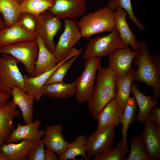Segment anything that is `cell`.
I'll return each mask as SVG.
<instances>
[{
	"instance_id": "6da1fadb",
	"label": "cell",
	"mask_w": 160,
	"mask_h": 160,
	"mask_svg": "<svg viewBox=\"0 0 160 160\" xmlns=\"http://www.w3.org/2000/svg\"><path fill=\"white\" fill-rule=\"evenodd\" d=\"M135 51L132 63L137 67L134 70V81L151 87L154 93L152 98L160 99V55H151L144 40L137 42Z\"/></svg>"
},
{
	"instance_id": "7a4b0ae2",
	"label": "cell",
	"mask_w": 160,
	"mask_h": 160,
	"mask_svg": "<svg viewBox=\"0 0 160 160\" xmlns=\"http://www.w3.org/2000/svg\"><path fill=\"white\" fill-rule=\"evenodd\" d=\"M95 76L92 94L88 101L91 116L97 119L104 108L116 97L118 76L108 66L101 67Z\"/></svg>"
},
{
	"instance_id": "3957f363",
	"label": "cell",
	"mask_w": 160,
	"mask_h": 160,
	"mask_svg": "<svg viewBox=\"0 0 160 160\" xmlns=\"http://www.w3.org/2000/svg\"><path fill=\"white\" fill-rule=\"evenodd\" d=\"M114 11L105 7L82 16L78 22L82 36L89 38L96 34L112 31L115 28Z\"/></svg>"
},
{
	"instance_id": "277c9868",
	"label": "cell",
	"mask_w": 160,
	"mask_h": 160,
	"mask_svg": "<svg viewBox=\"0 0 160 160\" xmlns=\"http://www.w3.org/2000/svg\"><path fill=\"white\" fill-rule=\"evenodd\" d=\"M129 46L124 43L115 28L107 35L89 38L82 59L85 61L92 57L108 56L115 50Z\"/></svg>"
},
{
	"instance_id": "5b68a950",
	"label": "cell",
	"mask_w": 160,
	"mask_h": 160,
	"mask_svg": "<svg viewBox=\"0 0 160 160\" xmlns=\"http://www.w3.org/2000/svg\"><path fill=\"white\" fill-rule=\"evenodd\" d=\"M0 55V90L11 95L13 87L17 86L25 92L23 76L18 66L20 62L6 53Z\"/></svg>"
},
{
	"instance_id": "8992f818",
	"label": "cell",
	"mask_w": 160,
	"mask_h": 160,
	"mask_svg": "<svg viewBox=\"0 0 160 160\" xmlns=\"http://www.w3.org/2000/svg\"><path fill=\"white\" fill-rule=\"evenodd\" d=\"M38 51L36 39L0 47V55L6 53L15 58L24 65L28 76L31 77H34L35 63Z\"/></svg>"
},
{
	"instance_id": "52a82bcc",
	"label": "cell",
	"mask_w": 160,
	"mask_h": 160,
	"mask_svg": "<svg viewBox=\"0 0 160 160\" xmlns=\"http://www.w3.org/2000/svg\"><path fill=\"white\" fill-rule=\"evenodd\" d=\"M101 65L100 57H92L86 60L84 70L76 80L77 86L75 95L78 103H83L88 102L91 97L96 74Z\"/></svg>"
},
{
	"instance_id": "ba28073f",
	"label": "cell",
	"mask_w": 160,
	"mask_h": 160,
	"mask_svg": "<svg viewBox=\"0 0 160 160\" xmlns=\"http://www.w3.org/2000/svg\"><path fill=\"white\" fill-rule=\"evenodd\" d=\"M64 30L55 45L54 54L58 63L65 60L82 36L76 20L66 18L63 21Z\"/></svg>"
},
{
	"instance_id": "9c48e42d",
	"label": "cell",
	"mask_w": 160,
	"mask_h": 160,
	"mask_svg": "<svg viewBox=\"0 0 160 160\" xmlns=\"http://www.w3.org/2000/svg\"><path fill=\"white\" fill-rule=\"evenodd\" d=\"M36 17V32L41 38L47 49L54 53L55 46L54 38L61 27L62 22L48 10Z\"/></svg>"
},
{
	"instance_id": "30bf717a",
	"label": "cell",
	"mask_w": 160,
	"mask_h": 160,
	"mask_svg": "<svg viewBox=\"0 0 160 160\" xmlns=\"http://www.w3.org/2000/svg\"><path fill=\"white\" fill-rule=\"evenodd\" d=\"M114 127L96 130L86 139V152L89 160L112 147L115 137Z\"/></svg>"
},
{
	"instance_id": "8fae6325",
	"label": "cell",
	"mask_w": 160,
	"mask_h": 160,
	"mask_svg": "<svg viewBox=\"0 0 160 160\" xmlns=\"http://www.w3.org/2000/svg\"><path fill=\"white\" fill-rule=\"evenodd\" d=\"M140 136L150 160L160 159V128L147 117Z\"/></svg>"
},
{
	"instance_id": "7c38bea8",
	"label": "cell",
	"mask_w": 160,
	"mask_h": 160,
	"mask_svg": "<svg viewBox=\"0 0 160 160\" xmlns=\"http://www.w3.org/2000/svg\"><path fill=\"white\" fill-rule=\"evenodd\" d=\"M87 9L85 0H55L54 4L48 10L60 19L75 20L83 16Z\"/></svg>"
},
{
	"instance_id": "4fadbf2b",
	"label": "cell",
	"mask_w": 160,
	"mask_h": 160,
	"mask_svg": "<svg viewBox=\"0 0 160 160\" xmlns=\"http://www.w3.org/2000/svg\"><path fill=\"white\" fill-rule=\"evenodd\" d=\"M136 55L129 46L117 49L108 56L109 67L116 73L118 76L125 75L130 69Z\"/></svg>"
},
{
	"instance_id": "5bb4252c",
	"label": "cell",
	"mask_w": 160,
	"mask_h": 160,
	"mask_svg": "<svg viewBox=\"0 0 160 160\" xmlns=\"http://www.w3.org/2000/svg\"><path fill=\"white\" fill-rule=\"evenodd\" d=\"M77 54L75 50L72 49L66 59L62 62L58 63L53 68L33 77H30L27 75H24L23 79L25 92L33 97L36 101L39 100L43 95L41 91L42 87L52 73L61 63Z\"/></svg>"
},
{
	"instance_id": "9a60e30c",
	"label": "cell",
	"mask_w": 160,
	"mask_h": 160,
	"mask_svg": "<svg viewBox=\"0 0 160 160\" xmlns=\"http://www.w3.org/2000/svg\"><path fill=\"white\" fill-rule=\"evenodd\" d=\"M36 32L29 31L23 28L18 22L12 26L0 30V47L18 42L36 39Z\"/></svg>"
},
{
	"instance_id": "2e32d148",
	"label": "cell",
	"mask_w": 160,
	"mask_h": 160,
	"mask_svg": "<svg viewBox=\"0 0 160 160\" xmlns=\"http://www.w3.org/2000/svg\"><path fill=\"white\" fill-rule=\"evenodd\" d=\"M62 126L57 124L47 126L42 140L47 148L59 155L66 150L69 143L65 140L62 133Z\"/></svg>"
},
{
	"instance_id": "e0dca14e",
	"label": "cell",
	"mask_w": 160,
	"mask_h": 160,
	"mask_svg": "<svg viewBox=\"0 0 160 160\" xmlns=\"http://www.w3.org/2000/svg\"><path fill=\"white\" fill-rule=\"evenodd\" d=\"M121 108L116 98L103 109L97 119V130H101L119 126L122 115Z\"/></svg>"
},
{
	"instance_id": "ac0fdd59",
	"label": "cell",
	"mask_w": 160,
	"mask_h": 160,
	"mask_svg": "<svg viewBox=\"0 0 160 160\" xmlns=\"http://www.w3.org/2000/svg\"><path fill=\"white\" fill-rule=\"evenodd\" d=\"M41 124V121L39 119L25 125L18 123L16 128L11 132L5 142L9 143L24 139L35 141L41 139L44 135L45 132L39 129Z\"/></svg>"
},
{
	"instance_id": "d6986e66",
	"label": "cell",
	"mask_w": 160,
	"mask_h": 160,
	"mask_svg": "<svg viewBox=\"0 0 160 160\" xmlns=\"http://www.w3.org/2000/svg\"><path fill=\"white\" fill-rule=\"evenodd\" d=\"M36 39L39 51L35 63L34 77L53 68L58 63L54 54L47 49L40 37L37 35Z\"/></svg>"
},
{
	"instance_id": "ffe728a7",
	"label": "cell",
	"mask_w": 160,
	"mask_h": 160,
	"mask_svg": "<svg viewBox=\"0 0 160 160\" xmlns=\"http://www.w3.org/2000/svg\"><path fill=\"white\" fill-rule=\"evenodd\" d=\"M17 106L12 99L7 104L0 105V134L4 142L15 129L12 120L20 114V111L17 109Z\"/></svg>"
},
{
	"instance_id": "44dd1931",
	"label": "cell",
	"mask_w": 160,
	"mask_h": 160,
	"mask_svg": "<svg viewBox=\"0 0 160 160\" xmlns=\"http://www.w3.org/2000/svg\"><path fill=\"white\" fill-rule=\"evenodd\" d=\"M11 95L14 102L21 110L20 116L25 123L32 122L33 103L35 100L33 97L17 86H15L12 89Z\"/></svg>"
},
{
	"instance_id": "7402d4cb",
	"label": "cell",
	"mask_w": 160,
	"mask_h": 160,
	"mask_svg": "<svg viewBox=\"0 0 160 160\" xmlns=\"http://www.w3.org/2000/svg\"><path fill=\"white\" fill-rule=\"evenodd\" d=\"M127 15L125 10L118 6L114 11L115 27L122 41L127 45H130L132 50L135 51L137 42L132 31L126 21V18Z\"/></svg>"
},
{
	"instance_id": "603a6c76",
	"label": "cell",
	"mask_w": 160,
	"mask_h": 160,
	"mask_svg": "<svg viewBox=\"0 0 160 160\" xmlns=\"http://www.w3.org/2000/svg\"><path fill=\"white\" fill-rule=\"evenodd\" d=\"M139 87L135 84L132 83L131 91L134 95L139 109L138 114L136 117L139 123H143L147 117L151 109L158 103L157 98H153L151 95L147 96L139 90Z\"/></svg>"
},
{
	"instance_id": "cb8c5ba5",
	"label": "cell",
	"mask_w": 160,
	"mask_h": 160,
	"mask_svg": "<svg viewBox=\"0 0 160 160\" xmlns=\"http://www.w3.org/2000/svg\"><path fill=\"white\" fill-rule=\"evenodd\" d=\"M77 86V81L70 83L63 82L44 84L41 89L43 95L51 99L66 98L75 95Z\"/></svg>"
},
{
	"instance_id": "d4e9b609",
	"label": "cell",
	"mask_w": 160,
	"mask_h": 160,
	"mask_svg": "<svg viewBox=\"0 0 160 160\" xmlns=\"http://www.w3.org/2000/svg\"><path fill=\"white\" fill-rule=\"evenodd\" d=\"M34 142L33 140L24 139L17 144H2L0 147V152L4 154L8 160H23Z\"/></svg>"
},
{
	"instance_id": "484cf974",
	"label": "cell",
	"mask_w": 160,
	"mask_h": 160,
	"mask_svg": "<svg viewBox=\"0 0 160 160\" xmlns=\"http://www.w3.org/2000/svg\"><path fill=\"white\" fill-rule=\"evenodd\" d=\"M134 70L131 67L125 75L117 77L118 92L116 98L120 106L122 114L124 112L127 101L130 97L131 86L134 81Z\"/></svg>"
},
{
	"instance_id": "4316f807",
	"label": "cell",
	"mask_w": 160,
	"mask_h": 160,
	"mask_svg": "<svg viewBox=\"0 0 160 160\" xmlns=\"http://www.w3.org/2000/svg\"><path fill=\"white\" fill-rule=\"evenodd\" d=\"M87 138L83 135L77 136L75 140L69 143L64 152L59 155V160L68 159L76 160V157L78 155L83 156L84 160H89L86 155Z\"/></svg>"
},
{
	"instance_id": "83f0119b",
	"label": "cell",
	"mask_w": 160,
	"mask_h": 160,
	"mask_svg": "<svg viewBox=\"0 0 160 160\" xmlns=\"http://www.w3.org/2000/svg\"><path fill=\"white\" fill-rule=\"evenodd\" d=\"M20 3L19 0H0V14L7 27L18 21Z\"/></svg>"
},
{
	"instance_id": "f1b7e54d",
	"label": "cell",
	"mask_w": 160,
	"mask_h": 160,
	"mask_svg": "<svg viewBox=\"0 0 160 160\" xmlns=\"http://www.w3.org/2000/svg\"><path fill=\"white\" fill-rule=\"evenodd\" d=\"M137 108V105L134 97H129L127 101L121 120L120 124L122 125L121 129L122 141H124L127 140V135L129 126L130 124L134 122L135 119Z\"/></svg>"
},
{
	"instance_id": "f546056e",
	"label": "cell",
	"mask_w": 160,
	"mask_h": 160,
	"mask_svg": "<svg viewBox=\"0 0 160 160\" xmlns=\"http://www.w3.org/2000/svg\"><path fill=\"white\" fill-rule=\"evenodd\" d=\"M127 140L117 141L114 148L111 147L94 158V160H124L129 148Z\"/></svg>"
},
{
	"instance_id": "4dcf8cb0",
	"label": "cell",
	"mask_w": 160,
	"mask_h": 160,
	"mask_svg": "<svg viewBox=\"0 0 160 160\" xmlns=\"http://www.w3.org/2000/svg\"><path fill=\"white\" fill-rule=\"evenodd\" d=\"M55 0H23L20 3L19 12H28L36 15L47 10L54 4Z\"/></svg>"
},
{
	"instance_id": "1f68e13d",
	"label": "cell",
	"mask_w": 160,
	"mask_h": 160,
	"mask_svg": "<svg viewBox=\"0 0 160 160\" xmlns=\"http://www.w3.org/2000/svg\"><path fill=\"white\" fill-rule=\"evenodd\" d=\"M130 151L126 160H150L140 137L133 136L130 141Z\"/></svg>"
},
{
	"instance_id": "d6a6232c",
	"label": "cell",
	"mask_w": 160,
	"mask_h": 160,
	"mask_svg": "<svg viewBox=\"0 0 160 160\" xmlns=\"http://www.w3.org/2000/svg\"><path fill=\"white\" fill-rule=\"evenodd\" d=\"M118 6L126 11L128 17L127 18L133 21L140 30L145 31L144 26L137 19L133 12L131 0H110L108 3L107 7L115 11Z\"/></svg>"
},
{
	"instance_id": "836d02e7",
	"label": "cell",
	"mask_w": 160,
	"mask_h": 160,
	"mask_svg": "<svg viewBox=\"0 0 160 160\" xmlns=\"http://www.w3.org/2000/svg\"><path fill=\"white\" fill-rule=\"evenodd\" d=\"M79 55H76L61 63L51 74L45 84L63 82L66 74Z\"/></svg>"
},
{
	"instance_id": "e575fe53",
	"label": "cell",
	"mask_w": 160,
	"mask_h": 160,
	"mask_svg": "<svg viewBox=\"0 0 160 160\" xmlns=\"http://www.w3.org/2000/svg\"><path fill=\"white\" fill-rule=\"evenodd\" d=\"M44 145L41 139L34 141L23 160H45Z\"/></svg>"
},
{
	"instance_id": "d590c367",
	"label": "cell",
	"mask_w": 160,
	"mask_h": 160,
	"mask_svg": "<svg viewBox=\"0 0 160 160\" xmlns=\"http://www.w3.org/2000/svg\"><path fill=\"white\" fill-rule=\"evenodd\" d=\"M18 22L25 30L36 32L37 17L35 15L28 12L21 13L19 15Z\"/></svg>"
},
{
	"instance_id": "8d00e7d4",
	"label": "cell",
	"mask_w": 160,
	"mask_h": 160,
	"mask_svg": "<svg viewBox=\"0 0 160 160\" xmlns=\"http://www.w3.org/2000/svg\"><path fill=\"white\" fill-rule=\"evenodd\" d=\"M149 119L154 122L160 128V108L156 105L153 107L148 113L147 117Z\"/></svg>"
},
{
	"instance_id": "74e56055",
	"label": "cell",
	"mask_w": 160,
	"mask_h": 160,
	"mask_svg": "<svg viewBox=\"0 0 160 160\" xmlns=\"http://www.w3.org/2000/svg\"><path fill=\"white\" fill-rule=\"evenodd\" d=\"M12 97V95L5 93L0 90V105L7 104Z\"/></svg>"
},
{
	"instance_id": "f35d334b",
	"label": "cell",
	"mask_w": 160,
	"mask_h": 160,
	"mask_svg": "<svg viewBox=\"0 0 160 160\" xmlns=\"http://www.w3.org/2000/svg\"><path fill=\"white\" fill-rule=\"evenodd\" d=\"M45 160H57L58 159L54 152L48 149H45Z\"/></svg>"
},
{
	"instance_id": "ab89813d",
	"label": "cell",
	"mask_w": 160,
	"mask_h": 160,
	"mask_svg": "<svg viewBox=\"0 0 160 160\" xmlns=\"http://www.w3.org/2000/svg\"><path fill=\"white\" fill-rule=\"evenodd\" d=\"M5 25L3 18L0 17V30L4 28Z\"/></svg>"
},
{
	"instance_id": "60d3db41",
	"label": "cell",
	"mask_w": 160,
	"mask_h": 160,
	"mask_svg": "<svg viewBox=\"0 0 160 160\" xmlns=\"http://www.w3.org/2000/svg\"><path fill=\"white\" fill-rule=\"evenodd\" d=\"M0 160H8L7 156L4 153L0 152Z\"/></svg>"
},
{
	"instance_id": "b9f144b4",
	"label": "cell",
	"mask_w": 160,
	"mask_h": 160,
	"mask_svg": "<svg viewBox=\"0 0 160 160\" xmlns=\"http://www.w3.org/2000/svg\"><path fill=\"white\" fill-rule=\"evenodd\" d=\"M4 140L2 136L0 134V147L1 145L3 144Z\"/></svg>"
},
{
	"instance_id": "7bdbcfd3",
	"label": "cell",
	"mask_w": 160,
	"mask_h": 160,
	"mask_svg": "<svg viewBox=\"0 0 160 160\" xmlns=\"http://www.w3.org/2000/svg\"><path fill=\"white\" fill-rule=\"evenodd\" d=\"M20 1V2H21L22 1H23V0H19Z\"/></svg>"
}]
</instances>
